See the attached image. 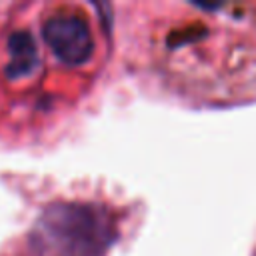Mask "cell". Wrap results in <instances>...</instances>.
Wrapping results in <instances>:
<instances>
[{
  "mask_svg": "<svg viewBox=\"0 0 256 256\" xmlns=\"http://www.w3.org/2000/svg\"><path fill=\"white\" fill-rule=\"evenodd\" d=\"M8 52H10V66L8 74L12 78L26 76L34 70L38 62V50L36 42L28 32H14L8 40Z\"/></svg>",
  "mask_w": 256,
  "mask_h": 256,
  "instance_id": "3957f363",
  "label": "cell"
},
{
  "mask_svg": "<svg viewBox=\"0 0 256 256\" xmlns=\"http://www.w3.org/2000/svg\"><path fill=\"white\" fill-rule=\"evenodd\" d=\"M42 36L56 58L64 64L78 66L90 60L94 40L88 22L78 14H56L44 22Z\"/></svg>",
  "mask_w": 256,
  "mask_h": 256,
  "instance_id": "7a4b0ae2",
  "label": "cell"
},
{
  "mask_svg": "<svg viewBox=\"0 0 256 256\" xmlns=\"http://www.w3.org/2000/svg\"><path fill=\"white\" fill-rule=\"evenodd\" d=\"M114 238L112 216L100 206L80 202L48 206L30 234L38 256H102Z\"/></svg>",
  "mask_w": 256,
  "mask_h": 256,
  "instance_id": "6da1fadb",
  "label": "cell"
}]
</instances>
